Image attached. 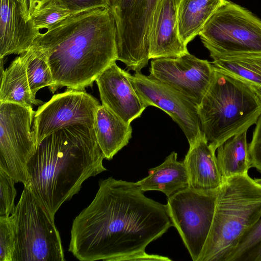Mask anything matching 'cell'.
Segmentation results:
<instances>
[{
    "label": "cell",
    "instance_id": "f1b7e54d",
    "mask_svg": "<svg viewBox=\"0 0 261 261\" xmlns=\"http://www.w3.org/2000/svg\"><path fill=\"white\" fill-rule=\"evenodd\" d=\"M249 151L251 167L261 172V115L255 124Z\"/></svg>",
    "mask_w": 261,
    "mask_h": 261
},
{
    "label": "cell",
    "instance_id": "8fae6325",
    "mask_svg": "<svg viewBox=\"0 0 261 261\" xmlns=\"http://www.w3.org/2000/svg\"><path fill=\"white\" fill-rule=\"evenodd\" d=\"M99 101L84 90L68 89L54 95L35 111L33 132L37 147L48 135L76 124L94 125Z\"/></svg>",
    "mask_w": 261,
    "mask_h": 261
},
{
    "label": "cell",
    "instance_id": "d6a6232c",
    "mask_svg": "<svg viewBox=\"0 0 261 261\" xmlns=\"http://www.w3.org/2000/svg\"><path fill=\"white\" fill-rule=\"evenodd\" d=\"M254 181L261 186V178H254Z\"/></svg>",
    "mask_w": 261,
    "mask_h": 261
},
{
    "label": "cell",
    "instance_id": "4316f807",
    "mask_svg": "<svg viewBox=\"0 0 261 261\" xmlns=\"http://www.w3.org/2000/svg\"><path fill=\"white\" fill-rule=\"evenodd\" d=\"M15 232L12 215L0 216V261H13Z\"/></svg>",
    "mask_w": 261,
    "mask_h": 261
},
{
    "label": "cell",
    "instance_id": "e0dca14e",
    "mask_svg": "<svg viewBox=\"0 0 261 261\" xmlns=\"http://www.w3.org/2000/svg\"><path fill=\"white\" fill-rule=\"evenodd\" d=\"M189 187L203 191H216L224 182L216 155L204 134L192 146L183 161Z\"/></svg>",
    "mask_w": 261,
    "mask_h": 261
},
{
    "label": "cell",
    "instance_id": "5b68a950",
    "mask_svg": "<svg viewBox=\"0 0 261 261\" xmlns=\"http://www.w3.org/2000/svg\"><path fill=\"white\" fill-rule=\"evenodd\" d=\"M198 114L202 132L216 151L228 139L256 123L261 102L248 84L214 67Z\"/></svg>",
    "mask_w": 261,
    "mask_h": 261
},
{
    "label": "cell",
    "instance_id": "7402d4cb",
    "mask_svg": "<svg viewBox=\"0 0 261 261\" xmlns=\"http://www.w3.org/2000/svg\"><path fill=\"white\" fill-rule=\"evenodd\" d=\"M247 132L230 137L217 149V163L224 181L231 176L248 173L251 167Z\"/></svg>",
    "mask_w": 261,
    "mask_h": 261
},
{
    "label": "cell",
    "instance_id": "484cf974",
    "mask_svg": "<svg viewBox=\"0 0 261 261\" xmlns=\"http://www.w3.org/2000/svg\"><path fill=\"white\" fill-rule=\"evenodd\" d=\"M72 13L58 0H47L31 16L38 31L48 29Z\"/></svg>",
    "mask_w": 261,
    "mask_h": 261
},
{
    "label": "cell",
    "instance_id": "d4e9b609",
    "mask_svg": "<svg viewBox=\"0 0 261 261\" xmlns=\"http://www.w3.org/2000/svg\"><path fill=\"white\" fill-rule=\"evenodd\" d=\"M226 261H261V218L242 237Z\"/></svg>",
    "mask_w": 261,
    "mask_h": 261
},
{
    "label": "cell",
    "instance_id": "4dcf8cb0",
    "mask_svg": "<svg viewBox=\"0 0 261 261\" xmlns=\"http://www.w3.org/2000/svg\"><path fill=\"white\" fill-rule=\"evenodd\" d=\"M47 0H29V11L31 16Z\"/></svg>",
    "mask_w": 261,
    "mask_h": 261
},
{
    "label": "cell",
    "instance_id": "ac0fdd59",
    "mask_svg": "<svg viewBox=\"0 0 261 261\" xmlns=\"http://www.w3.org/2000/svg\"><path fill=\"white\" fill-rule=\"evenodd\" d=\"M94 128L105 159L110 160L132 138L133 129L108 108L100 105L95 116Z\"/></svg>",
    "mask_w": 261,
    "mask_h": 261
},
{
    "label": "cell",
    "instance_id": "44dd1931",
    "mask_svg": "<svg viewBox=\"0 0 261 261\" xmlns=\"http://www.w3.org/2000/svg\"><path fill=\"white\" fill-rule=\"evenodd\" d=\"M224 0H180L178 9L180 38L187 45Z\"/></svg>",
    "mask_w": 261,
    "mask_h": 261
},
{
    "label": "cell",
    "instance_id": "cb8c5ba5",
    "mask_svg": "<svg viewBox=\"0 0 261 261\" xmlns=\"http://www.w3.org/2000/svg\"><path fill=\"white\" fill-rule=\"evenodd\" d=\"M27 73L30 88L35 97L37 91L46 86L50 90L54 81L50 69L47 62L31 47L26 51Z\"/></svg>",
    "mask_w": 261,
    "mask_h": 261
},
{
    "label": "cell",
    "instance_id": "5bb4252c",
    "mask_svg": "<svg viewBox=\"0 0 261 261\" xmlns=\"http://www.w3.org/2000/svg\"><path fill=\"white\" fill-rule=\"evenodd\" d=\"M130 75L115 62L95 80L102 105L127 124L140 117L146 108L130 81Z\"/></svg>",
    "mask_w": 261,
    "mask_h": 261
},
{
    "label": "cell",
    "instance_id": "7a4b0ae2",
    "mask_svg": "<svg viewBox=\"0 0 261 261\" xmlns=\"http://www.w3.org/2000/svg\"><path fill=\"white\" fill-rule=\"evenodd\" d=\"M47 62L54 86L84 90L117 60V29L109 8L73 13L40 33L31 47Z\"/></svg>",
    "mask_w": 261,
    "mask_h": 261
},
{
    "label": "cell",
    "instance_id": "8992f818",
    "mask_svg": "<svg viewBox=\"0 0 261 261\" xmlns=\"http://www.w3.org/2000/svg\"><path fill=\"white\" fill-rule=\"evenodd\" d=\"M15 232L13 261L65 260L54 218L24 187L11 214Z\"/></svg>",
    "mask_w": 261,
    "mask_h": 261
},
{
    "label": "cell",
    "instance_id": "4fadbf2b",
    "mask_svg": "<svg viewBox=\"0 0 261 261\" xmlns=\"http://www.w3.org/2000/svg\"><path fill=\"white\" fill-rule=\"evenodd\" d=\"M214 73L212 64L189 53L178 58L152 59L149 77L173 87L198 107L208 89Z\"/></svg>",
    "mask_w": 261,
    "mask_h": 261
},
{
    "label": "cell",
    "instance_id": "9a60e30c",
    "mask_svg": "<svg viewBox=\"0 0 261 261\" xmlns=\"http://www.w3.org/2000/svg\"><path fill=\"white\" fill-rule=\"evenodd\" d=\"M40 33L31 18L29 0L1 1L0 58L26 52Z\"/></svg>",
    "mask_w": 261,
    "mask_h": 261
},
{
    "label": "cell",
    "instance_id": "9c48e42d",
    "mask_svg": "<svg viewBox=\"0 0 261 261\" xmlns=\"http://www.w3.org/2000/svg\"><path fill=\"white\" fill-rule=\"evenodd\" d=\"M35 113L33 107L0 103V169L24 186L28 163L37 148L31 130Z\"/></svg>",
    "mask_w": 261,
    "mask_h": 261
},
{
    "label": "cell",
    "instance_id": "3957f363",
    "mask_svg": "<svg viewBox=\"0 0 261 261\" xmlns=\"http://www.w3.org/2000/svg\"><path fill=\"white\" fill-rule=\"evenodd\" d=\"M93 125L76 124L48 135L28 162L25 187L53 217L89 178L107 170Z\"/></svg>",
    "mask_w": 261,
    "mask_h": 261
},
{
    "label": "cell",
    "instance_id": "ba28073f",
    "mask_svg": "<svg viewBox=\"0 0 261 261\" xmlns=\"http://www.w3.org/2000/svg\"><path fill=\"white\" fill-rule=\"evenodd\" d=\"M160 0H115L110 4L117 29V60L141 72L148 63L150 30Z\"/></svg>",
    "mask_w": 261,
    "mask_h": 261
},
{
    "label": "cell",
    "instance_id": "836d02e7",
    "mask_svg": "<svg viewBox=\"0 0 261 261\" xmlns=\"http://www.w3.org/2000/svg\"><path fill=\"white\" fill-rule=\"evenodd\" d=\"M109 1H110V4H111V3H112L115 0H109Z\"/></svg>",
    "mask_w": 261,
    "mask_h": 261
},
{
    "label": "cell",
    "instance_id": "30bf717a",
    "mask_svg": "<svg viewBox=\"0 0 261 261\" xmlns=\"http://www.w3.org/2000/svg\"><path fill=\"white\" fill-rule=\"evenodd\" d=\"M217 191H199L189 187L167 198L166 208L173 226L194 261H198L208 237Z\"/></svg>",
    "mask_w": 261,
    "mask_h": 261
},
{
    "label": "cell",
    "instance_id": "7c38bea8",
    "mask_svg": "<svg viewBox=\"0 0 261 261\" xmlns=\"http://www.w3.org/2000/svg\"><path fill=\"white\" fill-rule=\"evenodd\" d=\"M130 81L145 107H156L167 113L182 129L190 146L203 135L197 106L180 92L141 72L130 75Z\"/></svg>",
    "mask_w": 261,
    "mask_h": 261
},
{
    "label": "cell",
    "instance_id": "6da1fadb",
    "mask_svg": "<svg viewBox=\"0 0 261 261\" xmlns=\"http://www.w3.org/2000/svg\"><path fill=\"white\" fill-rule=\"evenodd\" d=\"M98 185L72 223L68 251L77 259L128 260L173 226L166 205L146 197L136 182L109 177Z\"/></svg>",
    "mask_w": 261,
    "mask_h": 261
},
{
    "label": "cell",
    "instance_id": "2e32d148",
    "mask_svg": "<svg viewBox=\"0 0 261 261\" xmlns=\"http://www.w3.org/2000/svg\"><path fill=\"white\" fill-rule=\"evenodd\" d=\"M180 0H160L150 30L149 59L178 58L188 53L178 31V9Z\"/></svg>",
    "mask_w": 261,
    "mask_h": 261
},
{
    "label": "cell",
    "instance_id": "83f0119b",
    "mask_svg": "<svg viewBox=\"0 0 261 261\" xmlns=\"http://www.w3.org/2000/svg\"><path fill=\"white\" fill-rule=\"evenodd\" d=\"M15 183L12 177L0 169V216H10L15 208Z\"/></svg>",
    "mask_w": 261,
    "mask_h": 261
},
{
    "label": "cell",
    "instance_id": "1f68e13d",
    "mask_svg": "<svg viewBox=\"0 0 261 261\" xmlns=\"http://www.w3.org/2000/svg\"><path fill=\"white\" fill-rule=\"evenodd\" d=\"M252 88V87H251ZM261 102V86L252 88Z\"/></svg>",
    "mask_w": 261,
    "mask_h": 261
},
{
    "label": "cell",
    "instance_id": "f546056e",
    "mask_svg": "<svg viewBox=\"0 0 261 261\" xmlns=\"http://www.w3.org/2000/svg\"><path fill=\"white\" fill-rule=\"evenodd\" d=\"M72 14L88 10L98 8H109V0H58Z\"/></svg>",
    "mask_w": 261,
    "mask_h": 261
},
{
    "label": "cell",
    "instance_id": "52a82bcc",
    "mask_svg": "<svg viewBox=\"0 0 261 261\" xmlns=\"http://www.w3.org/2000/svg\"><path fill=\"white\" fill-rule=\"evenodd\" d=\"M198 35L212 59L261 54V20L230 1L224 0Z\"/></svg>",
    "mask_w": 261,
    "mask_h": 261
},
{
    "label": "cell",
    "instance_id": "d6986e66",
    "mask_svg": "<svg viewBox=\"0 0 261 261\" xmlns=\"http://www.w3.org/2000/svg\"><path fill=\"white\" fill-rule=\"evenodd\" d=\"M177 156L172 151L160 165L150 169L148 175L136 182L137 185L143 192L161 191L167 198L189 187L187 169L183 161H177Z\"/></svg>",
    "mask_w": 261,
    "mask_h": 261
},
{
    "label": "cell",
    "instance_id": "277c9868",
    "mask_svg": "<svg viewBox=\"0 0 261 261\" xmlns=\"http://www.w3.org/2000/svg\"><path fill=\"white\" fill-rule=\"evenodd\" d=\"M261 218V186L248 173L224 180L216 194L211 229L198 261H226Z\"/></svg>",
    "mask_w": 261,
    "mask_h": 261
},
{
    "label": "cell",
    "instance_id": "603a6c76",
    "mask_svg": "<svg viewBox=\"0 0 261 261\" xmlns=\"http://www.w3.org/2000/svg\"><path fill=\"white\" fill-rule=\"evenodd\" d=\"M213 66L246 83L252 88L261 86V54L217 57Z\"/></svg>",
    "mask_w": 261,
    "mask_h": 261
},
{
    "label": "cell",
    "instance_id": "ffe728a7",
    "mask_svg": "<svg viewBox=\"0 0 261 261\" xmlns=\"http://www.w3.org/2000/svg\"><path fill=\"white\" fill-rule=\"evenodd\" d=\"M27 59L26 52L20 54L1 74L0 103L10 102L28 108L44 103L31 93L27 73Z\"/></svg>",
    "mask_w": 261,
    "mask_h": 261
}]
</instances>
